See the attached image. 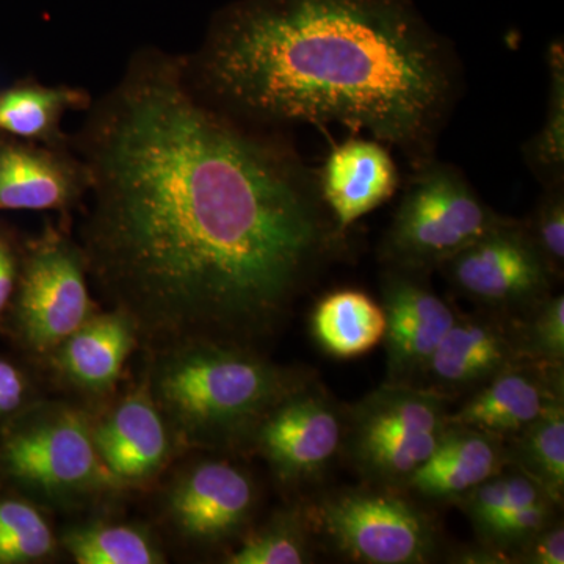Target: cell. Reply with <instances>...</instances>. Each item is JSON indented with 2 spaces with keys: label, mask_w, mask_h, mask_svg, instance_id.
<instances>
[{
  "label": "cell",
  "mask_w": 564,
  "mask_h": 564,
  "mask_svg": "<svg viewBox=\"0 0 564 564\" xmlns=\"http://www.w3.org/2000/svg\"><path fill=\"white\" fill-rule=\"evenodd\" d=\"M70 150L87 169L88 276L151 350L256 348L343 254L318 187L282 132L234 120L144 50L91 102Z\"/></svg>",
  "instance_id": "6da1fadb"
},
{
  "label": "cell",
  "mask_w": 564,
  "mask_h": 564,
  "mask_svg": "<svg viewBox=\"0 0 564 564\" xmlns=\"http://www.w3.org/2000/svg\"><path fill=\"white\" fill-rule=\"evenodd\" d=\"M182 66L234 120L278 132L339 122L413 170L437 159L463 87L458 54L414 0H236Z\"/></svg>",
  "instance_id": "7a4b0ae2"
},
{
  "label": "cell",
  "mask_w": 564,
  "mask_h": 564,
  "mask_svg": "<svg viewBox=\"0 0 564 564\" xmlns=\"http://www.w3.org/2000/svg\"><path fill=\"white\" fill-rule=\"evenodd\" d=\"M144 378L177 445L212 452L250 448L262 419L311 380L256 348L207 340L154 350Z\"/></svg>",
  "instance_id": "3957f363"
},
{
  "label": "cell",
  "mask_w": 564,
  "mask_h": 564,
  "mask_svg": "<svg viewBox=\"0 0 564 564\" xmlns=\"http://www.w3.org/2000/svg\"><path fill=\"white\" fill-rule=\"evenodd\" d=\"M2 481L41 507L77 508L124 491L91 436V415L39 400L0 429Z\"/></svg>",
  "instance_id": "277c9868"
},
{
  "label": "cell",
  "mask_w": 564,
  "mask_h": 564,
  "mask_svg": "<svg viewBox=\"0 0 564 564\" xmlns=\"http://www.w3.org/2000/svg\"><path fill=\"white\" fill-rule=\"evenodd\" d=\"M315 544L344 562L425 564L440 555V525L399 486L332 489L302 503Z\"/></svg>",
  "instance_id": "5b68a950"
},
{
  "label": "cell",
  "mask_w": 564,
  "mask_h": 564,
  "mask_svg": "<svg viewBox=\"0 0 564 564\" xmlns=\"http://www.w3.org/2000/svg\"><path fill=\"white\" fill-rule=\"evenodd\" d=\"M508 217L481 199L458 166L413 170L380 243L383 267L432 274Z\"/></svg>",
  "instance_id": "8992f818"
},
{
  "label": "cell",
  "mask_w": 564,
  "mask_h": 564,
  "mask_svg": "<svg viewBox=\"0 0 564 564\" xmlns=\"http://www.w3.org/2000/svg\"><path fill=\"white\" fill-rule=\"evenodd\" d=\"M99 306L88 291V270L79 242L65 228L46 225L22 242L17 291L0 332L31 361L44 364Z\"/></svg>",
  "instance_id": "52a82bcc"
},
{
  "label": "cell",
  "mask_w": 564,
  "mask_h": 564,
  "mask_svg": "<svg viewBox=\"0 0 564 564\" xmlns=\"http://www.w3.org/2000/svg\"><path fill=\"white\" fill-rule=\"evenodd\" d=\"M448 406L419 386L384 383L345 408L343 455L367 484L403 488L447 429Z\"/></svg>",
  "instance_id": "ba28073f"
},
{
  "label": "cell",
  "mask_w": 564,
  "mask_h": 564,
  "mask_svg": "<svg viewBox=\"0 0 564 564\" xmlns=\"http://www.w3.org/2000/svg\"><path fill=\"white\" fill-rule=\"evenodd\" d=\"M452 288L481 311L514 318L551 295L554 274L524 220L508 217L480 240L445 262Z\"/></svg>",
  "instance_id": "9c48e42d"
},
{
  "label": "cell",
  "mask_w": 564,
  "mask_h": 564,
  "mask_svg": "<svg viewBox=\"0 0 564 564\" xmlns=\"http://www.w3.org/2000/svg\"><path fill=\"white\" fill-rule=\"evenodd\" d=\"M345 429V408L321 383L307 380L262 419L250 448L282 486L306 488L343 455Z\"/></svg>",
  "instance_id": "30bf717a"
},
{
  "label": "cell",
  "mask_w": 564,
  "mask_h": 564,
  "mask_svg": "<svg viewBox=\"0 0 564 564\" xmlns=\"http://www.w3.org/2000/svg\"><path fill=\"white\" fill-rule=\"evenodd\" d=\"M258 502L248 470L228 459L203 458L174 475L162 496V513L182 543L214 549L247 532Z\"/></svg>",
  "instance_id": "8fae6325"
},
{
  "label": "cell",
  "mask_w": 564,
  "mask_h": 564,
  "mask_svg": "<svg viewBox=\"0 0 564 564\" xmlns=\"http://www.w3.org/2000/svg\"><path fill=\"white\" fill-rule=\"evenodd\" d=\"M429 278L425 273L383 267L386 383L419 386L437 345L458 317L459 311L433 291Z\"/></svg>",
  "instance_id": "7c38bea8"
},
{
  "label": "cell",
  "mask_w": 564,
  "mask_h": 564,
  "mask_svg": "<svg viewBox=\"0 0 564 564\" xmlns=\"http://www.w3.org/2000/svg\"><path fill=\"white\" fill-rule=\"evenodd\" d=\"M91 436L107 469L126 488L150 484L172 462L176 437L152 399L147 378L96 421Z\"/></svg>",
  "instance_id": "4fadbf2b"
},
{
  "label": "cell",
  "mask_w": 564,
  "mask_h": 564,
  "mask_svg": "<svg viewBox=\"0 0 564 564\" xmlns=\"http://www.w3.org/2000/svg\"><path fill=\"white\" fill-rule=\"evenodd\" d=\"M87 169L70 147H47L0 132V212L54 210L84 204Z\"/></svg>",
  "instance_id": "5bb4252c"
},
{
  "label": "cell",
  "mask_w": 564,
  "mask_h": 564,
  "mask_svg": "<svg viewBox=\"0 0 564 564\" xmlns=\"http://www.w3.org/2000/svg\"><path fill=\"white\" fill-rule=\"evenodd\" d=\"M521 359L511 318L485 311L459 313L433 352L419 388L452 402Z\"/></svg>",
  "instance_id": "9a60e30c"
},
{
  "label": "cell",
  "mask_w": 564,
  "mask_h": 564,
  "mask_svg": "<svg viewBox=\"0 0 564 564\" xmlns=\"http://www.w3.org/2000/svg\"><path fill=\"white\" fill-rule=\"evenodd\" d=\"M563 395V367L521 359L466 395L462 406L448 414V423L508 441Z\"/></svg>",
  "instance_id": "2e32d148"
},
{
  "label": "cell",
  "mask_w": 564,
  "mask_h": 564,
  "mask_svg": "<svg viewBox=\"0 0 564 564\" xmlns=\"http://www.w3.org/2000/svg\"><path fill=\"white\" fill-rule=\"evenodd\" d=\"M140 343L139 329L124 311H99L46 359L66 389L88 400H104L120 383L129 356Z\"/></svg>",
  "instance_id": "e0dca14e"
},
{
  "label": "cell",
  "mask_w": 564,
  "mask_h": 564,
  "mask_svg": "<svg viewBox=\"0 0 564 564\" xmlns=\"http://www.w3.org/2000/svg\"><path fill=\"white\" fill-rule=\"evenodd\" d=\"M317 173L323 203L343 234L388 203L400 185L389 147L356 135L334 147Z\"/></svg>",
  "instance_id": "ac0fdd59"
},
{
  "label": "cell",
  "mask_w": 564,
  "mask_h": 564,
  "mask_svg": "<svg viewBox=\"0 0 564 564\" xmlns=\"http://www.w3.org/2000/svg\"><path fill=\"white\" fill-rule=\"evenodd\" d=\"M507 466V444L502 437L448 423L433 454L403 488L425 502L458 503Z\"/></svg>",
  "instance_id": "d6986e66"
},
{
  "label": "cell",
  "mask_w": 564,
  "mask_h": 564,
  "mask_svg": "<svg viewBox=\"0 0 564 564\" xmlns=\"http://www.w3.org/2000/svg\"><path fill=\"white\" fill-rule=\"evenodd\" d=\"M87 91L68 85L47 87L24 79L0 90V132L47 147H68L62 120L68 111L87 110Z\"/></svg>",
  "instance_id": "ffe728a7"
},
{
  "label": "cell",
  "mask_w": 564,
  "mask_h": 564,
  "mask_svg": "<svg viewBox=\"0 0 564 564\" xmlns=\"http://www.w3.org/2000/svg\"><path fill=\"white\" fill-rule=\"evenodd\" d=\"M383 306L358 289L326 293L311 314V334L326 355L355 359L383 343Z\"/></svg>",
  "instance_id": "44dd1931"
},
{
  "label": "cell",
  "mask_w": 564,
  "mask_h": 564,
  "mask_svg": "<svg viewBox=\"0 0 564 564\" xmlns=\"http://www.w3.org/2000/svg\"><path fill=\"white\" fill-rule=\"evenodd\" d=\"M61 547L77 564H161V544L147 527L95 521L63 530Z\"/></svg>",
  "instance_id": "7402d4cb"
},
{
  "label": "cell",
  "mask_w": 564,
  "mask_h": 564,
  "mask_svg": "<svg viewBox=\"0 0 564 564\" xmlns=\"http://www.w3.org/2000/svg\"><path fill=\"white\" fill-rule=\"evenodd\" d=\"M507 444L508 466L533 478L556 503L564 496V399L556 400Z\"/></svg>",
  "instance_id": "603a6c76"
},
{
  "label": "cell",
  "mask_w": 564,
  "mask_h": 564,
  "mask_svg": "<svg viewBox=\"0 0 564 564\" xmlns=\"http://www.w3.org/2000/svg\"><path fill=\"white\" fill-rule=\"evenodd\" d=\"M41 505L0 485V564H36L55 558L61 541Z\"/></svg>",
  "instance_id": "cb8c5ba5"
},
{
  "label": "cell",
  "mask_w": 564,
  "mask_h": 564,
  "mask_svg": "<svg viewBox=\"0 0 564 564\" xmlns=\"http://www.w3.org/2000/svg\"><path fill=\"white\" fill-rule=\"evenodd\" d=\"M223 562L228 564L313 563L315 541L302 505L276 511L258 529L247 532Z\"/></svg>",
  "instance_id": "d4e9b609"
},
{
  "label": "cell",
  "mask_w": 564,
  "mask_h": 564,
  "mask_svg": "<svg viewBox=\"0 0 564 564\" xmlns=\"http://www.w3.org/2000/svg\"><path fill=\"white\" fill-rule=\"evenodd\" d=\"M549 98L540 131L527 141L522 154L541 185L564 182V50L555 41L547 51Z\"/></svg>",
  "instance_id": "484cf974"
},
{
  "label": "cell",
  "mask_w": 564,
  "mask_h": 564,
  "mask_svg": "<svg viewBox=\"0 0 564 564\" xmlns=\"http://www.w3.org/2000/svg\"><path fill=\"white\" fill-rule=\"evenodd\" d=\"M513 321L519 355L525 361L563 367L564 296L551 293Z\"/></svg>",
  "instance_id": "4316f807"
},
{
  "label": "cell",
  "mask_w": 564,
  "mask_h": 564,
  "mask_svg": "<svg viewBox=\"0 0 564 564\" xmlns=\"http://www.w3.org/2000/svg\"><path fill=\"white\" fill-rule=\"evenodd\" d=\"M534 245L556 281L564 273V182L544 185L532 217L524 220Z\"/></svg>",
  "instance_id": "83f0119b"
},
{
  "label": "cell",
  "mask_w": 564,
  "mask_h": 564,
  "mask_svg": "<svg viewBox=\"0 0 564 564\" xmlns=\"http://www.w3.org/2000/svg\"><path fill=\"white\" fill-rule=\"evenodd\" d=\"M39 400L29 370L9 356L0 355V429Z\"/></svg>",
  "instance_id": "f1b7e54d"
},
{
  "label": "cell",
  "mask_w": 564,
  "mask_h": 564,
  "mask_svg": "<svg viewBox=\"0 0 564 564\" xmlns=\"http://www.w3.org/2000/svg\"><path fill=\"white\" fill-rule=\"evenodd\" d=\"M22 242L9 226L0 221V323L9 313L20 274Z\"/></svg>",
  "instance_id": "f546056e"
},
{
  "label": "cell",
  "mask_w": 564,
  "mask_h": 564,
  "mask_svg": "<svg viewBox=\"0 0 564 564\" xmlns=\"http://www.w3.org/2000/svg\"><path fill=\"white\" fill-rule=\"evenodd\" d=\"M518 563L525 564H563L564 527L562 519L541 530L529 544L519 552Z\"/></svg>",
  "instance_id": "4dcf8cb0"
},
{
  "label": "cell",
  "mask_w": 564,
  "mask_h": 564,
  "mask_svg": "<svg viewBox=\"0 0 564 564\" xmlns=\"http://www.w3.org/2000/svg\"><path fill=\"white\" fill-rule=\"evenodd\" d=\"M3 481H2V475H0V485H2Z\"/></svg>",
  "instance_id": "1f68e13d"
}]
</instances>
